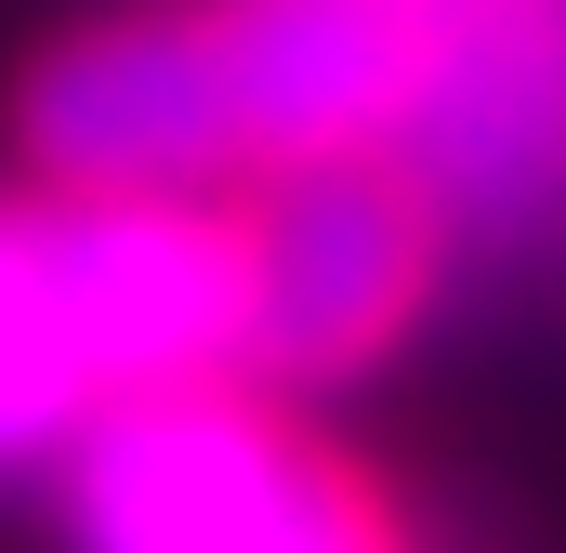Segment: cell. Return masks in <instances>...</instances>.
<instances>
[{
	"mask_svg": "<svg viewBox=\"0 0 566 553\" xmlns=\"http://www.w3.org/2000/svg\"><path fill=\"white\" fill-rule=\"evenodd\" d=\"M251 185L303 158H382L422 93V0H198Z\"/></svg>",
	"mask_w": 566,
	"mask_h": 553,
	"instance_id": "6",
	"label": "cell"
},
{
	"mask_svg": "<svg viewBox=\"0 0 566 553\" xmlns=\"http://www.w3.org/2000/svg\"><path fill=\"white\" fill-rule=\"evenodd\" d=\"M40 198H238L251 145L198 13H106L53 40L13 93Z\"/></svg>",
	"mask_w": 566,
	"mask_h": 553,
	"instance_id": "4",
	"label": "cell"
},
{
	"mask_svg": "<svg viewBox=\"0 0 566 553\" xmlns=\"http://www.w3.org/2000/svg\"><path fill=\"white\" fill-rule=\"evenodd\" d=\"M238 211V276H251V369L264 383H356L369 356L409 343L434 303V211L382 158H303L224 198Z\"/></svg>",
	"mask_w": 566,
	"mask_h": 553,
	"instance_id": "2",
	"label": "cell"
},
{
	"mask_svg": "<svg viewBox=\"0 0 566 553\" xmlns=\"http://www.w3.org/2000/svg\"><path fill=\"white\" fill-rule=\"evenodd\" d=\"M93 396V356H80V316H66V264H53V211H0V474L13 461H53Z\"/></svg>",
	"mask_w": 566,
	"mask_h": 553,
	"instance_id": "7",
	"label": "cell"
},
{
	"mask_svg": "<svg viewBox=\"0 0 566 553\" xmlns=\"http://www.w3.org/2000/svg\"><path fill=\"white\" fill-rule=\"evenodd\" d=\"M66 316L93 356V396H185V383H251V276L224 198H40Z\"/></svg>",
	"mask_w": 566,
	"mask_h": 553,
	"instance_id": "5",
	"label": "cell"
},
{
	"mask_svg": "<svg viewBox=\"0 0 566 553\" xmlns=\"http://www.w3.org/2000/svg\"><path fill=\"white\" fill-rule=\"evenodd\" d=\"M382 171L434 238L566 225V0H422V93Z\"/></svg>",
	"mask_w": 566,
	"mask_h": 553,
	"instance_id": "3",
	"label": "cell"
},
{
	"mask_svg": "<svg viewBox=\"0 0 566 553\" xmlns=\"http://www.w3.org/2000/svg\"><path fill=\"white\" fill-rule=\"evenodd\" d=\"M66 553H409L396 501L251 383L119 396L53 448Z\"/></svg>",
	"mask_w": 566,
	"mask_h": 553,
	"instance_id": "1",
	"label": "cell"
}]
</instances>
